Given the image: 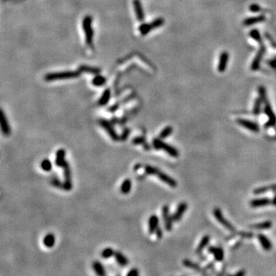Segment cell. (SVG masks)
Returning a JSON list of instances; mask_svg holds the SVG:
<instances>
[{
  "label": "cell",
  "mask_w": 276,
  "mask_h": 276,
  "mask_svg": "<svg viewBox=\"0 0 276 276\" xmlns=\"http://www.w3.org/2000/svg\"><path fill=\"white\" fill-rule=\"evenodd\" d=\"M92 17L91 15H86L82 21V29L85 35L86 44L91 48H94V30L92 27Z\"/></svg>",
  "instance_id": "obj_1"
},
{
  "label": "cell",
  "mask_w": 276,
  "mask_h": 276,
  "mask_svg": "<svg viewBox=\"0 0 276 276\" xmlns=\"http://www.w3.org/2000/svg\"><path fill=\"white\" fill-rule=\"evenodd\" d=\"M79 71H64V72L48 73L45 76L46 81H55L58 80L69 79L78 78L80 75Z\"/></svg>",
  "instance_id": "obj_2"
},
{
  "label": "cell",
  "mask_w": 276,
  "mask_h": 276,
  "mask_svg": "<svg viewBox=\"0 0 276 276\" xmlns=\"http://www.w3.org/2000/svg\"><path fill=\"white\" fill-rule=\"evenodd\" d=\"M153 146L156 150H163L173 157H178L180 154L179 150L174 147L165 143L160 138H155L153 140Z\"/></svg>",
  "instance_id": "obj_3"
},
{
  "label": "cell",
  "mask_w": 276,
  "mask_h": 276,
  "mask_svg": "<svg viewBox=\"0 0 276 276\" xmlns=\"http://www.w3.org/2000/svg\"><path fill=\"white\" fill-rule=\"evenodd\" d=\"M98 124H100V126L104 130H105V131L107 132V134L109 135V137H110L114 141H118L120 140V136L117 134V133L116 132L115 130H114V127H113L112 124L110 122V121H107V120L106 119L100 118L99 119Z\"/></svg>",
  "instance_id": "obj_4"
},
{
  "label": "cell",
  "mask_w": 276,
  "mask_h": 276,
  "mask_svg": "<svg viewBox=\"0 0 276 276\" xmlns=\"http://www.w3.org/2000/svg\"><path fill=\"white\" fill-rule=\"evenodd\" d=\"M213 216L216 219L217 221L219 222L220 224L223 225L225 229H227L228 230H230V232H235V229L234 227V225H232L225 218L223 214V212L219 208H215L213 209Z\"/></svg>",
  "instance_id": "obj_5"
},
{
  "label": "cell",
  "mask_w": 276,
  "mask_h": 276,
  "mask_svg": "<svg viewBox=\"0 0 276 276\" xmlns=\"http://www.w3.org/2000/svg\"><path fill=\"white\" fill-rule=\"evenodd\" d=\"M64 170V183L63 189L65 191H70L72 189V171H71L70 165L68 162L63 166Z\"/></svg>",
  "instance_id": "obj_6"
},
{
  "label": "cell",
  "mask_w": 276,
  "mask_h": 276,
  "mask_svg": "<svg viewBox=\"0 0 276 276\" xmlns=\"http://www.w3.org/2000/svg\"><path fill=\"white\" fill-rule=\"evenodd\" d=\"M162 216L164 219L165 230L166 231H171L173 229V216L170 214V208L167 205H165L162 208Z\"/></svg>",
  "instance_id": "obj_7"
},
{
  "label": "cell",
  "mask_w": 276,
  "mask_h": 276,
  "mask_svg": "<svg viewBox=\"0 0 276 276\" xmlns=\"http://www.w3.org/2000/svg\"><path fill=\"white\" fill-rule=\"evenodd\" d=\"M264 105H265L264 111H265V114L268 117V121L266 123V124H265V127H271L275 126L276 124V116L273 110H272V106H271L269 101L267 100L265 103H264Z\"/></svg>",
  "instance_id": "obj_8"
},
{
  "label": "cell",
  "mask_w": 276,
  "mask_h": 276,
  "mask_svg": "<svg viewBox=\"0 0 276 276\" xmlns=\"http://www.w3.org/2000/svg\"><path fill=\"white\" fill-rule=\"evenodd\" d=\"M237 124L240 126H242V127L246 128V129L249 130V131L254 132V133H258L260 131L259 126L258 124H256L254 121H249L247 119H243V118H239L236 121Z\"/></svg>",
  "instance_id": "obj_9"
},
{
  "label": "cell",
  "mask_w": 276,
  "mask_h": 276,
  "mask_svg": "<svg viewBox=\"0 0 276 276\" xmlns=\"http://www.w3.org/2000/svg\"><path fill=\"white\" fill-rule=\"evenodd\" d=\"M0 123H1V129L3 134L5 136H9L11 133V129H10L8 120H7L6 114H5L3 109L0 110Z\"/></svg>",
  "instance_id": "obj_10"
},
{
  "label": "cell",
  "mask_w": 276,
  "mask_h": 276,
  "mask_svg": "<svg viewBox=\"0 0 276 276\" xmlns=\"http://www.w3.org/2000/svg\"><path fill=\"white\" fill-rule=\"evenodd\" d=\"M187 208H188V205L186 202H181L180 204L177 206L176 211L173 213V219L174 222H179L180 221V219L183 217V214L186 213V211L187 210Z\"/></svg>",
  "instance_id": "obj_11"
},
{
  "label": "cell",
  "mask_w": 276,
  "mask_h": 276,
  "mask_svg": "<svg viewBox=\"0 0 276 276\" xmlns=\"http://www.w3.org/2000/svg\"><path fill=\"white\" fill-rule=\"evenodd\" d=\"M265 52V46H261L260 49L258 50V53H257L256 58L253 60L252 64L251 65V69L252 71H257L259 68L260 64H261L262 60L263 55Z\"/></svg>",
  "instance_id": "obj_12"
},
{
  "label": "cell",
  "mask_w": 276,
  "mask_h": 276,
  "mask_svg": "<svg viewBox=\"0 0 276 276\" xmlns=\"http://www.w3.org/2000/svg\"><path fill=\"white\" fill-rule=\"evenodd\" d=\"M157 176L161 181L164 182V183L167 184L169 187H172V188H175V187H177V183H176V180L173 177L170 176L168 174L164 173V172H162L161 170L160 171V173L157 174Z\"/></svg>",
  "instance_id": "obj_13"
},
{
  "label": "cell",
  "mask_w": 276,
  "mask_h": 276,
  "mask_svg": "<svg viewBox=\"0 0 276 276\" xmlns=\"http://www.w3.org/2000/svg\"><path fill=\"white\" fill-rule=\"evenodd\" d=\"M133 8H134L135 13H136V16L138 18V21L140 22H143L144 20V12H143V6H142L141 3H140V0H133Z\"/></svg>",
  "instance_id": "obj_14"
},
{
  "label": "cell",
  "mask_w": 276,
  "mask_h": 276,
  "mask_svg": "<svg viewBox=\"0 0 276 276\" xmlns=\"http://www.w3.org/2000/svg\"><path fill=\"white\" fill-rule=\"evenodd\" d=\"M229 57H230V55H229V53L226 52V51H223V52L220 54L218 64V71L219 72H225V69H226L229 62Z\"/></svg>",
  "instance_id": "obj_15"
},
{
  "label": "cell",
  "mask_w": 276,
  "mask_h": 276,
  "mask_svg": "<svg viewBox=\"0 0 276 276\" xmlns=\"http://www.w3.org/2000/svg\"><path fill=\"white\" fill-rule=\"evenodd\" d=\"M272 204V200L268 198H258L250 201V206L252 208L263 207Z\"/></svg>",
  "instance_id": "obj_16"
},
{
  "label": "cell",
  "mask_w": 276,
  "mask_h": 276,
  "mask_svg": "<svg viewBox=\"0 0 276 276\" xmlns=\"http://www.w3.org/2000/svg\"><path fill=\"white\" fill-rule=\"evenodd\" d=\"M65 154L66 152L64 149H59L56 152V157H55V164L58 167H63L66 164L67 161L65 160Z\"/></svg>",
  "instance_id": "obj_17"
},
{
  "label": "cell",
  "mask_w": 276,
  "mask_h": 276,
  "mask_svg": "<svg viewBox=\"0 0 276 276\" xmlns=\"http://www.w3.org/2000/svg\"><path fill=\"white\" fill-rule=\"evenodd\" d=\"M148 231L150 235L155 233L156 230L159 226V218L155 214L150 216L148 222Z\"/></svg>",
  "instance_id": "obj_18"
},
{
  "label": "cell",
  "mask_w": 276,
  "mask_h": 276,
  "mask_svg": "<svg viewBox=\"0 0 276 276\" xmlns=\"http://www.w3.org/2000/svg\"><path fill=\"white\" fill-rule=\"evenodd\" d=\"M114 258H115L116 262L117 264L121 267H126L127 266L128 264H129V260L127 259L126 256H124L123 253H121V252L116 251L114 252Z\"/></svg>",
  "instance_id": "obj_19"
},
{
  "label": "cell",
  "mask_w": 276,
  "mask_h": 276,
  "mask_svg": "<svg viewBox=\"0 0 276 276\" xmlns=\"http://www.w3.org/2000/svg\"><path fill=\"white\" fill-rule=\"evenodd\" d=\"M92 268L94 272L97 276H107V273L105 267L103 266L101 262L99 261H95L92 263Z\"/></svg>",
  "instance_id": "obj_20"
},
{
  "label": "cell",
  "mask_w": 276,
  "mask_h": 276,
  "mask_svg": "<svg viewBox=\"0 0 276 276\" xmlns=\"http://www.w3.org/2000/svg\"><path fill=\"white\" fill-rule=\"evenodd\" d=\"M276 191V183L272 184L269 186H264V187H258V188L255 189L253 191V193L256 195H259V194L266 193L268 192H275Z\"/></svg>",
  "instance_id": "obj_21"
},
{
  "label": "cell",
  "mask_w": 276,
  "mask_h": 276,
  "mask_svg": "<svg viewBox=\"0 0 276 276\" xmlns=\"http://www.w3.org/2000/svg\"><path fill=\"white\" fill-rule=\"evenodd\" d=\"M258 242L261 244L262 247L263 248L265 251H269L272 249V244L271 242V241L268 239L265 235L263 234H258Z\"/></svg>",
  "instance_id": "obj_22"
},
{
  "label": "cell",
  "mask_w": 276,
  "mask_h": 276,
  "mask_svg": "<svg viewBox=\"0 0 276 276\" xmlns=\"http://www.w3.org/2000/svg\"><path fill=\"white\" fill-rule=\"evenodd\" d=\"M209 252L210 253H212V254H213V256H214L216 261L221 262L223 260L224 252L222 248L210 246V247H209Z\"/></svg>",
  "instance_id": "obj_23"
},
{
  "label": "cell",
  "mask_w": 276,
  "mask_h": 276,
  "mask_svg": "<svg viewBox=\"0 0 276 276\" xmlns=\"http://www.w3.org/2000/svg\"><path fill=\"white\" fill-rule=\"evenodd\" d=\"M265 20V15H258V16L256 17H250V18L246 19L244 20L243 24L244 25L246 26H250L252 25H254L256 23H259V22H262Z\"/></svg>",
  "instance_id": "obj_24"
},
{
  "label": "cell",
  "mask_w": 276,
  "mask_h": 276,
  "mask_svg": "<svg viewBox=\"0 0 276 276\" xmlns=\"http://www.w3.org/2000/svg\"><path fill=\"white\" fill-rule=\"evenodd\" d=\"M111 96V91L109 88H107L104 91L103 94H102L100 99H99L98 104L100 106H105L110 100Z\"/></svg>",
  "instance_id": "obj_25"
},
{
  "label": "cell",
  "mask_w": 276,
  "mask_h": 276,
  "mask_svg": "<svg viewBox=\"0 0 276 276\" xmlns=\"http://www.w3.org/2000/svg\"><path fill=\"white\" fill-rule=\"evenodd\" d=\"M43 244L48 249L53 248L55 244V236L52 233L47 234L43 239Z\"/></svg>",
  "instance_id": "obj_26"
},
{
  "label": "cell",
  "mask_w": 276,
  "mask_h": 276,
  "mask_svg": "<svg viewBox=\"0 0 276 276\" xmlns=\"http://www.w3.org/2000/svg\"><path fill=\"white\" fill-rule=\"evenodd\" d=\"M132 187V182L130 179H125L123 181L122 184L121 186V188H120V191L122 194L127 195V194L129 193L131 190Z\"/></svg>",
  "instance_id": "obj_27"
},
{
  "label": "cell",
  "mask_w": 276,
  "mask_h": 276,
  "mask_svg": "<svg viewBox=\"0 0 276 276\" xmlns=\"http://www.w3.org/2000/svg\"><path fill=\"white\" fill-rule=\"evenodd\" d=\"M209 241H210V237H209V235H204V236L202 238V239H201L200 242L199 243V246H198L197 249L196 250V252L198 253V254L202 252L205 248L208 246Z\"/></svg>",
  "instance_id": "obj_28"
},
{
  "label": "cell",
  "mask_w": 276,
  "mask_h": 276,
  "mask_svg": "<svg viewBox=\"0 0 276 276\" xmlns=\"http://www.w3.org/2000/svg\"><path fill=\"white\" fill-rule=\"evenodd\" d=\"M272 223L271 221H265L262 222V223L254 224V225H251L252 229H254V230H269L272 228Z\"/></svg>",
  "instance_id": "obj_29"
},
{
  "label": "cell",
  "mask_w": 276,
  "mask_h": 276,
  "mask_svg": "<svg viewBox=\"0 0 276 276\" xmlns=\"http://www.w3.org/2000/svg\"><path fill=\"white\" fill-rule=\"evenodd\" d=\"M78 71L80 72H88L94 74H99L101 72L100 69L98 68L91 67L88 65H81L79 67Z\"/></svg>",
  "instance_id": "obj_30"
},
{
  "label": "cell",
  "mask_w": 276,
  "mask_h": 276,
  "mask_svg": "<svg viewBox=\"0 0 276 276\" xmlns=\"http://www.w3.org/2000/svg\"><path fill=\"white\" fill-rule=\"evenodd\" d=\"M106 81H107V79L105 77L100 75V74H98L92 79L91 83L95 87H101L106 84Z\"/></svg>",
  "instance_id": "obj_31"
},
{
  "label": "cell",
  "mask_w": 276,
  "mask_h": 276,
  "mask_svg": "<svg viewBox=\"0 0 276 276\" xmlns=\"http://www.w3.org/2000/svg\"><path fill=\"white\" fill-rule=\"evenodd\" d=\"M262 99L258 97L256 99L254 103V106H253V110H252V114L255 116H258V114H260L261 113V109H262Z\"/></svg>",
  "instance_id": "obj_32"
},
{
  "label": "cell",
  "mask_w": 276,
  "mask_h": 276,
  "mask_svg": "<svg viewBox=\"0 0 276 276\" xmlns=\"http://www.w3.org/2000/svg\"><path fill=\"white\" fill-rule=\"evenodd\" d=\"M173 132V128L171 126H167L166 127H164V129L161 131L159 135V138L160 139H166Z\"/></svg>",
  "instance_id": "obj_33"
},
{
  "label": "cell",
  "mask_w": 276,
  "mask_h": 276,
  "mask_svg": "<svg viewBox=\"0 0 276 276\" xmlns=\"http://www.w3.org/2000/svg\"><path fill=\"white\" fill-rule=\"evenodd\" d=\"M151 30L152 28L151 25H150V23H143L139 27V32H140L142 35H146L148 33H150Z\"/></svg>",
  "instance_id": "obj_34"
},
{
  "label": "cell",
  "mask_w": 276,
  "mask_h": 276,
  "mask_svg": "<svg viewBox=\"0 0 276 276\" xmlns=\"http://www.w3.org/2000/svg\"><path fill=\"white\" fill-rule=\"evenodd\" d=\"M40 166H41V169L42 170L46 172H50L51 170V169H52V164H51V162L48 159H45L41 162Z\"/></svg>",
  "instance_id": "obj_35"
},
{
  "label": "cell",
  "mask_w": 276,
  "mask_h": 276,
  "mask_svg": "<svg viewBox=\"0 0 276 276\" xmlns=\"http://www.w3.org/2000/svg\"><path fill=\"white\" fill-rule=\"evenodd\" d=\"M114 252H115L114 251V249H111V248H105L101 251V253H100V256L103 258L105 259H108L110 258L111 257L114 256Z\"/></svg>",
  "instance_id": "obj_36"
},
{
  "label": "cell",
  "mask_w": 276,
  "mask_h": 276,
  "mask_svg": "<svg viewBox=\"0 0 276 276\" xmlns=\"http://www.w3.org/2000/svg\"><path fill=\"white\" fill-rule=\"evenodd\" d=\"M160 171V170H159L157 167H154V166H150V165H147L144 167V172L147 175H155V176H157Z\"/></svg>",
  "instance_id": "obj_37"
},
{
  "label": "cell",
  "mask_w": 276,
  "mask_h": 276,
  "mask_svg": "<svg viewBox=\"0 0 276 276\" xmlns=\"http://www.w3.org/2000/svg\"><path fill=\"white\" fill-rule=\"evenodd\" d=\"M164 22H165V21L163 18H157V19H156L154 21H153L152 22H150V25H151L152 29H157V28L163 26L164 24Z\"/></svg>",
  "instance_id": "obj_38"
},
{
  "label": "cell",
  "mask_w": 276,
  "mask_h": 276,
  "mask_svg": "<svg viewBox=\"0 0 276 276\" xmlns=\"http://www.w3.org/2000/svg\"><path fill=\"white\" fill-rule=\"evenodd\" d=\"M258 94H259V98L262 99L263 103H265V102L268 100V98H267V94H266V90L265 88H264L262 86H260L258 88Z\"/></svg>",
  "instance_id": "obj_39"
},
{
  "label": "cell",
  "mask_w": 276,
  "mask_h": 276,
  "mask_svg": "<svg viewBox=\"0 0 276 276\" xmlns=\"http://www.w3.org/2000/svg\"><path fill=\"white\" fill-rule=\"evenodd\" d=\"M249 35L251 36V38H252L253 39L256 40V41H258V42L260 43L262 42L261 35H260L259 32H258V30H256V29H253V30H252L249 33Z\"/></svg>",
  "instance_id": "obj_40"
},
{
  "label": "cell",
  "mask_w": 276,
  "mask_h": 276,
  "mask_svg": "<svg viewBox=\"0 0 276 276\" xmlns=\"http://www.w3.org/2000/svg\"><path fill=\"white\" fill-rule=\"evenodd\" d=\"M147 143L146 142V139L144 137L140 136V137H136L135 138H133L132 140V143L135 145H139V144H144Z\"/></svg>",
  "instance_id": "obj_41"
},
{
  "label": "cell",
  "mask_w": 276,
  "mask_h": 276,
  "mask_svg": "<svg viewBox=\"0 0 276 276\" xmlns=\"http://www.w3.org/2000/svg\"><path fill=\"white\" fill-rule=\"evenodd\" d=\"M51 185L54 187H57V188H63V183H62V182L60 181L58 177H52L51 180Z\"/></svg>",
  "instance_id": "obj_42"
},
{
  "label": "cell",
  "mask_w": 276,
  "mask_h": 276,
  "mask_svg": "<svg viewBox=\"0 0 276 276\" xmlns=\"http://www.w3.org/2000/svg\"><path fill=\"white\" fill-rule=\"evenodd\" d=\"M130 132H131V131H130L128 128H124V131H122V133H121V135L120 136V140H123V141H125V140L128 138V137H129Z\"/></svg>",
  "instance_id": "obj_43"
},
{
  "label": "cell",
  "mask_w": 276,
  "mask_h": 276,
  "mask_svg": "<svg viewBox=\"0 0 276 276\" xmlns=\"http://www.w3.org/2000/svg\"><path fill=\"white\" fill-rule=\"evenodd\" d=\"M249 10L252 13H258L262 10L261 7H260L259 5L258 4H252L249 6Z\"/></svg>",
  "instance_id": "obj_44"
},
{
  "label": "cell",
  "mask_w": 276,
  "mask_h": 276,
  "mask_svg": "<svg viewBox=\"0 0 276 276\" xmlns=\"http://www.w3.org/2000/svg\"><path fill=\"white\" fill-rule=\"evenodd\" d=\"M139 275H140V272L138 268H133L127 272V276H139Z\"/></svg>",
  "instance_id": "obj_45"
},
{
  "label": "cell",
  "mask_w": 276,
  "mask_h": 276,
  "mask_svg": "<svg viewBox=\"0 0 276 276\" xmlns=\"http://www.w3.org/2000/svg\"><path fill=\"white\" fill-rule=\"evenodd\" d=\"M119 107H120V104L119 103H115V104H114V105H113L112 106H111V107H109L108 109H107V111H108V112L114 113L115 111H117V110H118Z\"/></svg>",
  "instance_id": "obj_46"
},
{
  "label": "cell",
  "mask_w": 276,
  "mask_h": 276,
  "mask_svg": "<svg viewBox=\"0 0 276 276\" xmlns=\"http://www.w3.org/2000/svg\"><path fill=\"white\" fill-rule=\"evenodd\" d=\"M155 234L158 239H161V238H162L163 231H162V229H161L160 225H159V226H158V228L157 229V230H156V232H155Z\"/></svg>",
  "instance_id": "obj_47"
},
{
  "label": "cell",
  "mask_w": 276,
  "mask_h": 276,
  "mask_svg": "<svg viewBox=\"0 0 276 276\" xmlns=\"http://www.w3.org/2000/svg\"><path fill=\"white\" fill-rule=\"evenodd\" d=\"M269 65L272 66V67L273 68L276 69V57H275V58H274L273 59H272V60L270 61Z\"/></svg>",
  "instance_id": "obj_48"
},
{
  "label": "cell",
  "mask_w": 276,
  "mask_h": 276,
  "mask_svg": "<svg viewBox=\"0 0 276 276\" xmlns=\"http://www.w3.org/2000/svg\"><path fill=\"white\" fill-rule=\"evenodd\" d=\"M272 204L273 205V206H276V194H275V196H274L273 199H272Z\"/></svg>",
  "instance_id": "obj_49"
},
{
  "label": "cell",
  "mask_w": 276,
  "mask_h": 276,
  "mask_svg": "<svg viewBox=\"0 0 276 276\" xmlns=\"http://www.w3.org/2000/svg\"><path fill=\"white\" fill-rule=\"evenodd\" d=\"M140 167H141V166H140V164H138V165H136V166H134V170H138L139 168H140Z\"/></svg>",
  "instance_id": "obj_50"
},
{
  "label": "cell",
  "mask_w": 276,
  "mask_h": 276,
  "mask_svg": "<svg viewBox=\"0 0 276 276\" xmlns=\"http://www.w3.org/2000/svg\"><path fill=\"white\" fill-rule=\"evenodd\" d=\"M230 276H235V275H230Z\"/></svg>",
  "instance_id": "obj_51"
},
{
  "label": "cell",
  "mask_w": 276,
  "mask_h": 276,
  "mask_svg": "<svg viewBox=\"0 0 276 276\" xmlns=\"http://www.w3.org/2000/svg\"><path fill=\"white\" fill-rule=\"evenodd\" d=\"M275 140H276V138H275Z\"/></svg>",
  "instance_id": "obj_52"
},
{
  "label": "cell",
  "mask_w": 276,
  "mask_h": 276,
  "mask_svg": "<svg viewBox=\"0 0 276 276\" xmlns=\"http://www.w3.org/2000/svg\"><path fill=\"white\" fill-rule=\"evenodd\" d=\"M118 276H119V275H118Z\"/></svg>",
  "instance_id": "obj_53"
}]
</instances>
